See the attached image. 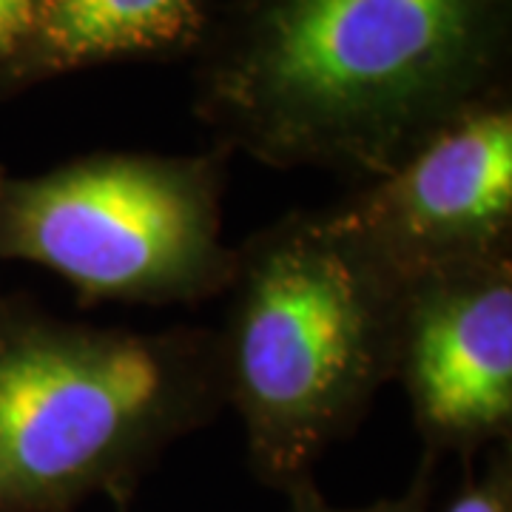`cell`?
Listing matches in <instances>:
<instances>
[{"label": "cell", "instance_id": "obj_1", "mask_svg": "<svg viewBox=\"0 0 512 512\" xmlns=\"http://www.w3.org/2000/svg\"><path fill=\"white\" fill-rule=\"evenodd\" d=\"M194 52L217 146L367 183L510 97L512 0H214Z\"/></svg>", "mask_w": 512, "mask_h": 512}, {"label": "cell", "instance_id": "obj_2", "mask_svg": "<svg viewBox=\"0 0 512 512\" xmlns=\"http://www.w3.org/2000/svg\"><path fill=\"white\" fill-rule=\"evenodd\" d=\"M222 296L225 407L242 424L254 476L285 493L393 382L402 279L325 205L234 245Z\"/></svg>", "mask_w": 512, "mask_h": 512}, {"label": "cell", "instance_id": "obj_3", "mask_svg": "<svg viewBox=\"0 0 512 512\" xmlns=\"http://www.w3.org/2000/svg\"><path fill=\"white\" fill-rule=\"evenodd\" d=\"M225 410L217 330H134L0 293V512L131 498L148 470Z\"/></svg>", "mask_w": 512, "mask_h": 512}, {"label": "cell", "instance_id": "obj_4", "mask_svg": "<svg viewBox=\"0 0 512 512\" xmlns=\"http://www.w3.org/2000/svg\"><path fill=\"white\" fill-rule=\"evenodd\" d=\"M231 151H100L40 174L0 168V262L46 268L83 305H197L234 271L222 239Z\"/></svg>", "mask_w": 512, "mask_h": 512}, {"label": "cell", "instance_id": "obj_5", "mask_svg": "<svg viewBox=\"0 0 512 512\" xmlns=\"http://www.w3.org/2000/svg\"><path fill=\"white\" fill-rule=\"evenodd\" d=\"M393 382L424 453L470 458L512 436V251L402 282Z\"/></svg>", "mask_w": 512, "mask_h": 512}, {"label": "cell", "instance_id": "obj_6", "mask_svg": "<svg viewBox=\"0 0 512 512\" xmlns=\"http://www.w3.org/2000/svg\"><path fill=\"white\" fill-rule=\"evenodd\" d=\"M333 211L402 282L512 251L510 97L450 120Z\"/></svg>", "mask_w": 512, "mask_h": 512}, {"label": "cell", "instance_id": "obj_7", "mask_svg": "<svg viewBox=\"0 0 512 512\" xmlns=\"http://www.w3.org/2000/svg\"><path fill=\"white\" fill-rule=\"evenodd\" d=\"M211 9L214 0H37L29 35L0 63V89L197 49Z\"/></svg>", "mask_w": 512, "mask_h": 512}, {"label": "cell", "instance_id": "obj_8", "mask_svg": "<svg viewBox=\"0 0 512 512\" xmlns=\"http://www.w3.org/2000/svg\"><path fill=\"white\" fill-rule=\"evenodd\" d=\"M436 467H439V458L424 453L416 476L402 493L379 498V501L362 504V507H336L316 487L313 476L299 478L285 490L288 512H430V501H433V490H436Z\"/></svg>", "mask_w": 512, "mask_h": 512}, {"label": "cell", "instance_id": "obj_9", "mask_svg": "<svg viewBox=\"0 0 512 512\" xmlns=\"http://www.w3.org/2000/svg\"><path fill=\"white\" fill-rule=\"evenodd\" d=\"M444 512H512L510 441L493 447L487 464L478 473H470Z\"/></svg>", "mask_w": 512, "mask_h": 512}, {"label": "cell", "instance_id": "obj_10", "mask_svg": "<svg viewBox=\"0 0 512 512\" xmlns=\"http://www.w3.org/2000/svg\"><path fill=\"white\" fill-rule=\"evenodd\" d=\"M35 12L37 0H0V63L26 40Z\"/></svg>", "mask_w": 512, "mask_h": 512}, {"label": "cell", "instance_id": "obj_11", "mask_svg": "<svg viewBox=\"0 0 512 512\" xmlns=\"http://www.w3.org/2000/svg\"><path fill=\"white\" fill-rule=\"evenodd\" d=\"M114 510H117V512H131V498H123V501H114Z\"/></svg>", "mask_w": 512, "mask_h": 512}]
</instances>
